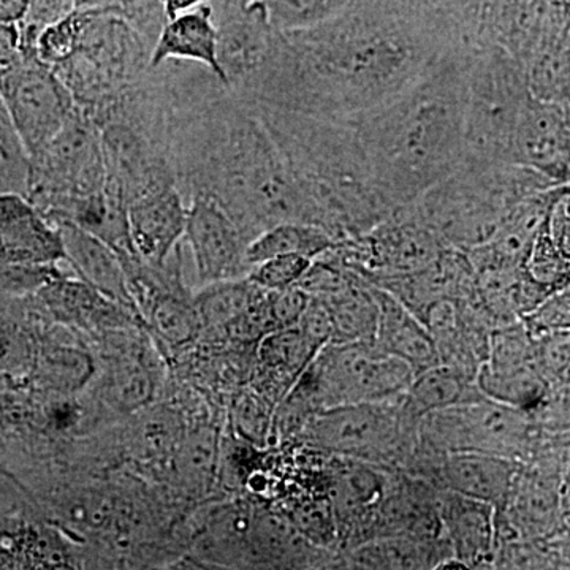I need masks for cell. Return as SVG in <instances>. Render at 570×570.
Segmentation results:
<instances>
[{
  "mask_svg": "<svg viewBox=\"0 0 570 570\" xmlns=\"http://www.w3.org/2000/svg\"><path fill=\"white\" fill-rule=\"evenodd\" d=\"M181 61L204 66L227 86L219 62V32L209 3L184 11L165 22L151 52V69L165 62Z\"/></svg>",
  "mask_w": 570,
  "mask_h": 570,
  "instance_id": "25",
  "label": "cell"
},
{
  "mask_svg": "<svg viewBox=\"0 0 570 570\" xmlns=\"http://www.w3.org/2000/svg\"><path fill=\"white\" fill-rule=\"evenodd\" d=\"M262 294L264 288L247 276L200 285L195 292V305L204 324L202 335H223L228 326L245 316Z\"/></svg>",
  "mask_w": 570,
  "mask_h": 570,
  "instance_id": "35",
  "label": "cell"
},
{
  "mask_svg": "<svg viewBox=\"0 0 570 570\" xmlns=\"http://www.w3.org/2000/svg\"><path fill=\"white\" fill-rule=\"evenodd\" d=\"M176 183L227 209L253 242L281 223L321 225L261 111L212 71L160 66ZM322 227V225H321Z\"/></svg>",
  "mask_w": 570,
  "mask_h": 570,
  "instance_id": "2",
  "label": "cell"
},
{
  "mask_svg": "<svg viewBox=\"0 0 570 570\" xmlns=\"http://www.w3.org/2000/svg\"><path fill=\"white\" fill-rule=\"evenodd\" d=\"M29 154L0 96V193L26 195Z\"/></svg>",
  "mask_w": 570,
  "mask_h": 570,
  "instance_id": "39",
  "label": "cell"
},
{
  "mask_svg": "<svg viewBox=\"0 0 570 570\" xmlns=\"http://www.w3.org/2000/svg\"><path fill=\"white\" fill-rule=\"evenodd\" d=\"M532 94L523 63L498 45H485L468 61L464 159L513 164L512 149Z\"/></svg>",
  "mask_w": 570,
  "mask_h": 570,
  "instance_id": "7",
  "label": "cell"
},
{
  "mask_svg": "<svg viewBox=\"0 0 570 570\" xmlns=\"http://www.w3.org/2000/svg\"><path fill=\"white\" fill-rule=\"evenodd\" d=\"M480 392L490 400L531 412L549 392L538 356V344L523 321L498 326L478 373Z\"/></svg>",
  "mask_w": 570,
  "mask_h": 570,
  "instance_id": "14",
  "label": "cell"
},
{
  "mask_svg": "<svg viewBox=\"0 0 570 570\" xmlns=\"http://www.w3.org/2000/svg\"><path fill=\"white\" fill-rule=\"evenodd\" d=\"M483 396L478 379L459 367L438 363L415 374L404 404L415 417L423 419L431 412L461 406Z\"/></svg>",
  "mask_w": 570,
  "mask_h": 570,
  "instance_id": "32",
  "label": "cell"
},
{
  "mask_svg": "<svg viewBox=\"0 0 570 570\" xmlns=\"http://www.w3.org/2000/svg\"><path fill=\"white\" fill-rule=\"evenodd\" d=\"M261 2L269 22L279 32L298 31L335 17L352 0H220V7H246Z\"/></svg>",
  "mask_w": 570,
  "mask_h": 570,
  "instance_id": "38",
  "label": "cell"
},
{
  "mask_svg": "<svg viewBox=\"0 0 570 570\" xmlns=\"http://www.w3.org/2000/svg\"><path fill=\"white\" fill-rule=\"evenodd\" d=\"M371 284L395 296L425 324L426 314L438 303L472 298L478 292V275L464 250L448 247L419 272L381 277Z\"/></svg>",
  "mask_w": 570,
  "mask_h": 570,
  "instance_id": "18",
  "label": "cell"
},
{
  "mask_svg": "<svg viewBox=\"0 0 570 570\" xmlns=\"http://www.w3.org/2000/svg\"><path fill=\"white\" fill-rule=\"evenodd\" d=\"M55 227L61 232L66 265L71 273L138 316L121 258L116 250L77 225L59 223Z\"/></svg>",
  "mask_w": 570,
  "mask_h": 570,
  "instance_id": "26",
  "label": "cell"
},
{
  "mask_svg": "<svg viewBox=\"0 0 570 570\" xmlns=\"http://www.w3.org/2000/svg\"><path fill=\"white\" fill-rule=\"evenodd\" d=\"M530 412L483 396L431 412L420 422V448L436 455L461 450L520 460L532 444Z\"/></svg>",
  "mask_w": 570,
  "mask_h": 570,
  "instance_id": "11",
  "label": "cell"
},
{
  "mask_svg": "<svg viewBox=\"0 0 570 570\" xmlns=\"http://www.w3.org/2000/svg\"><path fill=\"white\" fill-rule=\"evenodd\" d=\"M135 254L148 264H165L183 246L187 200L178 184H165L127 205Z\"/></svg>",
  "mask_w": 570,
  "mask_h": 570,
  "instance_id": "19",
  "label": "cell"
},
{
  "mask_svg": "<svg viewBox=\"0 0 570 570\" xmlns=\"http://www.w3.org/2000/svg\"><path fill=\"white\" fill-rule=\"evenodd\" d=\"M322 347L298 325L265 336L257 346L249 384L277 406Z\"/></svg>",
  "mask_w": 570,
  "mask_h": 570,
  "instance_id": "24",
  "label": "cell"
},
{
  "mask_svg": "<svg viewBox=\"0 0 570 570\" xmlns=\"http://www.w3.org/2000/svg\"><path fill=\"white\" fill-rule=\"evenodd\" d=\"M276 406L250 384L239 385L228 404V425L236 438L265 449L272 444Z\"/></svg>",
  "mask_w": 570,
  "mask_h": 570,
  "instance_id": "36",
  "label": "cell"
},
{
  "mask_svg": "<svg viewBox=\"0 0 570 570\" xmlns=\"http://www.w3.org/2000/svg\"><path fill=\"white\" fill-rule=\"evenodd\" d=\"M126 434V450L137 464L154 469H167L181 442L184 420L171 406H153L142 409L132 415Z\"/></svg>",
  "mask_w": 570,
  "mask_h": 570,
  "instance_id": "31",
  "label": "cell"
},
{
  "mask_svg": "<svg viewBox=\"0 0 570 570\" xmlns=\"http://www.w3.org/2000/svg\"><path fill=\"white\" fill-rule=\"evenodd\" d=\"M0 96L29 157L61 132L77 111L67 86L36 52H24L11 66L0 67Z\"/></svg>",
  "mask_w": 570,
  "mask_h": 570,
  "instance_id": "13",
  "label": "cell"
},
{
  "mask_svg": "<svg viewBox=\"0 0 570 570\" xmlns=\"http://www.w3.org/2000/svg\"><path fill=\"white\" fill-rule=\"evenodd\" d=\"M553 186L558 184L524 165L464 159L411 206L445 245L468 253L497 234L513 206Z\"/></svg>",
  "mask_w": 570,
  "mask_h": 570,
  "instance_id": "5",
  "label": "cell"
},
{
  "mask_svg": "<svg viewBox=\"0 0 570 570\" xmlns=\"http://www.w3.org/2000/svg\"><path fill=\"white\" fill-rule=\"evenodd\" d=\"M520 471V460L461 450L444 453L439 459L433 483L438 489L452 490L501 509L508 501Z\"/></svg>",
  "mask_w": 570,
  "mask_h": 570,
  "instance_id": "22",
  "label": "cell"
},
{
  "mask_svg": "<svg viewBox=\"0 0 570 570\" xmlns=\"http://www.w3.org/2000/svg\"><path fill=\"white\" fill-rule=\"evenodd\" d=\"M453 558L445 538L387 535L367 540L340 558L348 569H442Z\"/></svg>",
  "mask_w": 570,
  "mask_h": 570,
  "instance_id": "28",
  "label": "cell"
},
{
  "mask_svg": "<svg viewBox=\"0 0 570 570\" xmlns=\"http://www.w3.org/2000/svg\"><path fill=\"white\" fill-rule=\"evenodd\" d=\"M204 3H209V0H163L167 20L178 17V14L184 13V11L193 10L195 7L204 6Z\"/></svg>",
  "mask_w": 570,
  "mask_h": 570,
  "instance_id": "47",
  "label": "cell"
},
{
  "mask_svg": "<svg viewBox=\"0 0 570 570\" xmlns=\"http://www.w3.org/2000/svg\"><path fill=\"white\" fill-rule=\"evenodd\" d=\"M216 24L225 80L228 88L242 91L264 69L277 31L261 2L220 7Z\"/></svg>",
  "mask_w": 570,
  "mask_h": 570,
  "instance_id": "17",
  "label": "cell"
},
{
  "mask_svg": "<svg viewBox=\"0 0 570 570\" xmlns=\"http://www.w3.org/2000/svg\"><path fill=\"white\" fill-rule=\"evenodd\" d=\"M420 422L401 396L325 409L307 422L302 439L328 456L404 471L417 450Z\"/></svg>",
  "mask_w": 570,
  "mask_h": 570,
  "instance_id": "9",
  "label": "cell"
},
{
  "mask_svg": "<svg viewBox=\"0 0 570 570\" xmlns=\"http://www.w3.org/2000/svg\"><path fill=\"white\" fill-rule=\"evenodd\" d=\"M22 55L20 24H0V67L11 66Z\"/></svg>",
  "mask_w": 570,
  "mask_h": 570,
  "instance_id": "45",
  "label": "cell"
},
{
  "mask_svg": "<svg viewBox=\"0 0 570 570\" xmlns=\"http://www.w3.org/2000/svg\"><path fill=\"white\" fill-rule=\"evenodd\" d=\"M448 55L407 0H352L335 17L276 32L264 69L235 91L257 107L354 119Z\"/></svg>",
  "mask_w": 570,
  "mask_h": 570,
  "instance_id": "1",
  "label": "cell"
},
{
  "mask_svg": "<svg viewBox=\"0 0 570 570\" xmlns=\"http://www.w3.org/2000/svg\"><path fill=\"white\" fill-rule=\"evenodd\" d=\"M78 10L81 36L77 51L52 69L78 110L94 119L151 73L153 43L119 14Z\"/></svg>",
  "mask_w": 570,
  "mask_h": 570,
  "instance_id": "6",
  "label": "cell"
},
{
  "mask_svg": "<svg viewBox=\"0 0 570 570\" xmlns=\"http://www.w3.org/2000/svg\"><path fill=\"white\" fill-rule=\"evenodd\" d=\"M77 9L119 14L151 41L153 47L167 22L163 0H77Z\"/></svg>",
  "mask_w": 570,
  "mask_h": 570,
  "instance_id": "40",
  "label": "cell"
},
{
  "mask_svg": "<svg viewBox=\"0 0 570 570\" xmlns=\"http://www.w3.org/2000/svg\"><path fill=\"white\" fill-rule=\"evenodd\" d=\"M40 387L51 395H81L96 381L99 362L88 340L43 344L36 363Z\"/></svg>",
  "mask_w": 570,
  "mask_h": 570,
  "instance_id": "30",
  "label": "cell"
},
{
  "mask_svg": "<svg viewBox=\"0 0 570 570\" xmlns=\"http://www.w3.org/2000/svg\"><path fill=\"white\" fill-rule=\"evenodd\" d=\"M566 10H568V11H569V17H570V0H569L568 6H566Z\"/></svg>",
  "mask_w": 570,
  "mask_h": 570,
  "instance_id": "48",
  "label": "cell"
},
{
  "mask_svg": "<svg viewBox=\"0 0 570 570\" xmlns=\"http://www.w3.org/2000/svg\"><path fill=\"white\" fill-rule=\"evenodd\" d=\"M512 163L534 168L557 184H570V104L531 97L517 127Z\"/></svg>",
  "mask_w": 570,
  "mask_h": 570,
  "instance_id": "16",
  "label": "cell"
},
{
  "mask_svg": "<svg viewBox=\"0 0 570 570\" xmlns=\"http://www.w3.org/2000/svg\"><path fill=\"white\" fill-rule=\"evenodd\" d=\"M321 298V296H317ZM333 325L332 343H366L374 341L377 330L379 303L376 287L360 277L335 295L322 296Z\"/></svg>",
  "mask_w": 570,
  "mask_h": 570,
  "instance_id": "33",
  "label": "cell"
},
{
  "mask_svg": "<svg viewBox=\"0 0 570 570\" xmlns=\"http://www.w3.org/2000/svg\"><path fill=\"white\" fill-rule=\"evenodd\" d=\"M28 7L29 0H0V24H20Z\"/></svg>",
  "mask_w": 570,
  "mask_h": 570,
  "instance_id": "46",
  "label": "cell"
},
{
  "mask_svg": "<svg viewBox=\"0 0 570 570\" xmlns=\"http://www.w3.org/2000/svg\"><path fill=\"white\" fill-rule=\"evenodd\" d=\"M184 243L193 254L200 285L239 279L249 275L250 239L219 202L204 194L187 198Z\"/></svg>",
  "mask_w": 570,
  "mask_h": 570,
  "instance_id": "15",
  "label": "cell"
},
{
  "mask_svg": "<svg viewBox=\"0 0 570 570\" xmlns=\"http://www.w3.org/2000/svg\"><path fill=\"white\" fill-rule=\"evenodd\" d=\"M448 247L407 205L365 235L341 239L330 253L373 283L381 277L419 272Z\"/></svg>",
  "mask_w": 570,
  "mask_h": 570,
  "instance_id": "12",
  "label": "cell"
},
{
  "mask_svg": "<svg viewBox=\"0 0 570 570\" xmlns=\"http://www.w3.org/2000/svg\"><path fill=\"white\" fill-rule=\"evenodd\" d=\"M223 433L217 422L198 420L186 428L171 461L170 474L179 490L194 497H204L219 480Z\"/></svg>",
  "mask_w": 570,
  "mask_h": 570,
  "instance_id": "29",
  "label": "cell"
},
{
  "mask_svg": "<svg viewBox=\"0 0 570 570\" xmlns=\"http://www.w3.org/2000/svg\"><path fill=\"white\" fill-rule=\"evenodd\" d=\"M376 287L379 318L374 344L384 354L411 365L415 374L438 365L439 356L430 330L400 299Z\"/></svg>",
  "mask_w": 570,
  "mask_h": 570,
  "instance_id": "27",
  "label": "cell"
},
{
  "mask_svg": "<svg viewBox=\"0 0 570 570\" xmlns=\"http://www.w3.org/2000/svg\"><path fill=\"white\" fill-rule=\"evenodd\" d=\"M313 262L303 255H277L254 265L247 277L264 291H285L299 284Z\"/></svg>",
  "mask_w": 570,
  "mask_h": 570,
  "instance_id": "42",
  "label": "cell"
},
{
  "mask_svg": "<svg viewBox=\"0 0 570 570\" xmlns=\"http://www.w3.org/2000/svg\"><path fill=\"white\" fill-rule=\"evenodd\" d=\"M469 58L439 59L403 92L348 119L392 213L417 200L464 160Z\"/></svg>",
  "mask_w": 570,
  "mask_h": 570,
  "instance_id": "3",
  "label": "cell"
},
{
  "mask_svg": "<svg viewBox=\"0 0 570 570\" xmlns=\"http://www.w3.org/2000/svg\"><path fill=\"white\" fill-rule=\"evenodd\" d=\"M66 264L61 232L26 195L0 193V266Z\"/></svg>",
  "mask_w": 570,
  "mask_h": 570,
  "instance_id": "20",
  "label": "cell"
},
{
  "mask_svg": "<svg viewBox=\"0 0 570 570\" xmlns=\"http://www.w3.org/2000/svg\"><path fill=\"white\" fill-rule=\"evenodd\" d=\"M335 236L324 227L309 223H281L255 236L247 247L250 266L277 255H303L316 261L336 246Z\"/></svg>",
  "mask_w": 570,
  "mask_h": 570,
  "instance_id": "34",
  "label": "cell"
},
{
  "mask_svg": "<svg viewBox=\"0 0 570 570\" xmlns=\"http://www.w3.org/2000/svg\"><path fill=\"white\" fill-rule=\"evenodd\" d=\"M77 10V0H29L24 20L20 22L22 50L36 52L37 39L45 29Z\"/></svg>",
  "mask_w": 570,
  "mask_h": 570,
  "instance_id": "43",
  "label": "cell"
},
{
  "mask_svg": "<svg viewBox=\"0 0 570 570\" xmlns=\"http://www.w3.org/2000/svg\"><path fill=\"white\" fill-rule=\"evenodd\" d=\"M414 376L411 365L379 351L374 341L328 343L285 397L316 415L347 404L397 400L406 395Z\"/></svg>",
  "mask_w": 570,
  "mask_h": 570,
  "instance_id": "8",
  "label": "cell"
},
{
  "mask_svg": "<svg viewBox=\"0 0 570 570\" xmlns=\"http://www.w3.org/2000/svg\"><path fill=\"white\" fill-rule=\"evenodd\" d=\"M521 321L532 336L570 332V285L549 296L538 309Z\"/></svg>",
  "mask_w": 570,
  "mask_h": 570,
  "instance_id": "44",
  "label": "cell"
},
{
  "mask_svg": "<svg viewBox=\"0 0 570 570\" xmlns=\"http://www.w3.org/2000/svg\"><path fill=\"white\" fill-rule=\"evenodd\" d=\"M534 99L570 104V17L553 3L542 31L521 59Z\"/></svg>",
  "mask_w": 570,
  "mask_h": 570,
  "instance_id": "23",
  "label": "cell"
},
{
  "mask_svg": "<svg viewBox=\"0 0 570 570\" xmlns=\"http://www.w3.org/2000/svg\"><path fill=\"white\" fill-rule=\"evenodd\" d=\"M107 184L99 126L80 110L29 157L26 197L41 214L71 198L104 193Z\"/></svg>",
  "mask_w": 570,
  "mask_h": 570,
  "instance_id": "10",
  "label": "cell"
},
{
  "mask_svg": "<svg viewBox=\"0 0 570 570\" xmlns=\"http://www.w3.org/2000/svg\"><path fill=\"white\" fill-rule=\"evenodd\" d=\"M531 249L570 276V184L551 187L546 216Z\"/></svg>",
  "mask_w": 570,
  "mask_h": 570,
  "instance_id": "37",
  "label": "cell"
},
{
  "mask_svg": "<svg viewBox=\"0 0 570 570\" xmlns=\"http://www.w3.org/2000/svg\"><path fill=\"white\" fill-rule=\"evenodd\" d=\"M80 36L81 13L77 9L69 17L40 33L36 43V55L50 67L61 66L77 51Z\"/></svg>",
  "mask_w": 570,
  "mask_h": 570,
  "instance_id": "41",
  "label": "cell"
},
{
  "mask_svg": "<svg viewBox=\"0 0 570 570\" xmlns=\"http://www.w3.org/2000/svg\"><path fill=\"white\" fill-rule=\"evenodd\" d=\"M253 104V102H250ZM322 227L341 239L365 235L392 216L354 124L257 107Z\"/></svg>",
  "mask_w": 570,
  "mask_h": 570,
  "instance_id": "4",
  "label": "cell"
},
{
  "mask_svg": "<svg viewBox=\"0 0 570 570\" xmlns=\"http://www.w3.org/2000/svg\"><path fill=\"white\" fill-rule=\"evenodd\" d=\"M438 508L453 558L463 569L497 568V508L445 489H439Z\"/></svg>",
  "mask_w": 570,
  "mask_h": 570,
  "instance_id": "21",
  "label": "cell"
}]
</instances>
